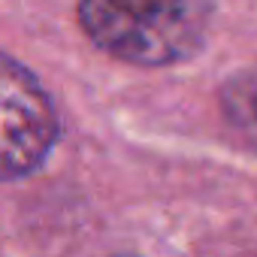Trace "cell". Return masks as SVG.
I'll return each mask as SVG.
<instances>
[{
    "instance_id": "2",
    "label": "cell",
    "mask_w": 257,
    "mask_h": 257,
    "mask_svg": "<svg viewBox=\"0 0 257 257\" xmlns=\"http://www.w3.org/2000/svg\"><path fill=\"white\" fill-rule=\"evenodd\" d=\"M61 137L43 82L13 55L0 52V182L34 176Z\"/></svg>"
},
{
    "instance_id": "1",
    "label": "cell",
    "mask_w": 257,
    "mask_h": 257,
    "mask_svg": "<svg viewBox=\"0 0 257 257\" xmlns=\"http://www.w3.org/2000/svg\"><path fill=\"white\" fill-rule=\"evenodd\" d=\"M76 16L85 37L115 61L170 67L203 49L212 0H79Z\"/></svg>"
},
{
    "instance_id": "3",
    "label": "cell",
    "mask_w": 257,
    "mask_h": 257,
    "mask_svg": "<svg viewBox=\"0 0 257 257\" xmlns=\"http://www.w3.org/2000/svg\"><path fill=\"white\" fill-rule=\"evenodd\" d=\"M218 109L230 134L257 155V67L224 79L218 91Z\"/></svg>"
}]
</instances>
